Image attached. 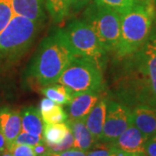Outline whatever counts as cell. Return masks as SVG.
Returning a JSON list of instances; mask_svg holds the SVG:
<instances>
[{"label":"cell","mask_w":156,"mask_h":156,"mask_svg":"<svg viewBox=\"0 0 156 156\" xmlns=\"http://www.w3.org/2000/svg\"><path fill=\"white\" fill-rule=\"evenodd\" d=\"M132 123V112L128 106L108 100L104 126L98 142H114Z\"/></svg>","instance_id":"8"},{"label":"cell","mask_w":156,"mask_h":156,"mask_svg":"<svg viewBox=\"0 0 156 156\" xmlns=\"http://www.w3.org/2000/svg\"><path fill=\"white\" fill-rule=\"evenodd\" d=\"M70 129V128H69ZM50 152L52 153H59V152H62V151H66L73 148L74 146V137L71 133V131L69 130L66 134L65 138L62 140L60 143H57L55 145H47Z\"/></svg>","instance_id":"25"},{"label":"cell","mask_w":156,"mask_h":156,"mask_svg":"<svg viewBox=\"0 0 156 156\" xmlns=\"http://www.w3.org/2000/svg\"><path fill=\"white\" fill-rule=\"evenodd\" d=\"M146 156H156V134L149 137L145 147Z\"/></svg>","instance_id":"28"},{"label":"cell","mask_w":156,"mask_h":156,"mask_svg":"<svg viewBox=\"0 0 156 156\" xmlns=\"http://www.w3.org/2000/svg\"><path fill=\"white\" fill-rule=\"evenodd\" d=\"M150 43L152 44V45L154 46V48L156 50V37H154V38H153L152 40L150 41Z\"/></svg>","instance_id":"33"},{"label":"cell","mask_w":156,"mask_h":156,"mask_svg":"<svg viewBox=\"0 0 156 156\" xmlns=\"http://www.w3.org/2000/svg\"><path fill=\"white\" fill-rule=\"evenodd\" d=\"M107 103H108V99L100 98L95 103V106L93 107V108L90 110L89 115L85 118L86 126L89 128L96 142L100 140L101 136L102 134V129H103L105 116H106Z\"/></svg>","instance_id":"14"},{"label":"cell","mask_w":156,"mask_h":156,"mask_svg":"<svg viewBox=\"0 0 156 156\" xmlns=\"http://www.w3.org/2000/svg\"><path fill=\"white\" fill-rule=\"evenodd\" d=\"M45 5L51 19L55 23L63 21L70 9L69 0H45Z\"/></svg>","instance_id":"19"},{"label":"cell","mask_w":156,"mask_h":156,"mask_svg":"<svg viewBox=\"0 0 156 156\" xmlns=\"http://www.w3.org/2000/svg\"><path fill=\"white\" fill-rule=\"evenodd\" d=\"M87 156H119V152L115 150L110 143L96 142L95 146L87 152Z\"/></svg>","instance_id":"22"},{"label":"cell","mask_w":156,"mask_h":156,"mask_svg":"<svg viewBox=\"0 0 156 156\" xmlns=\"http://www.w3.org/2000/svg\"><path fill=\"white\" fill-rule=\"evenodd\" d=\"M64 32L76 56L89 59L103 69L106 65L107 51L89 24L84 20H74L64 29Z\"/></svg>","instance_id":"6"},{"label":"cell","mask_w":156,"mask_h":156,"mask_svg":"<svg viewBox=\"0 0 156 156\" xmlns=\"http://www.w3.org/2000/svg\"><path fill=\"white\" fill-rule=\"evenodd\" d=\"M130 71L121 85L122 95L138 104L156 107V50L148 40L141 49L128 56Z\"/></svg>","instance_id":"1"},{"label":"cell","mask_w":156,"mask_h":156,"mask_svg":"<svg viewBox=\"0 0 156 156\" xmlns=\"http://www.w3.org/2000/svg\"><path fill=\"white\" fill-rule=\"evenodd\" d=\"M119 152V151H118ZM119 156H129V155H127V154H124L122 153H121V152H119Z\"/></svg>","instance_id":"34"},{"label":"cell","mask_w":156,"mask_h":156,"mask_svg":"<svg viewBox=\"0 0 156 156\" xmlns=\"http://www.w3.org/2000/svg\"><path fill=\"white\" fill-rule=\"evenodd\" d=\"M33 150L35 152L36 156H48L49 153L50 152L48 146L46 145L44 141L39 143L37 145L34 146Z\"/></svg>","instance_id":"29"},{"label":"cell","mask_w":156,"mask_h":156,"mask_svg":"<svg viewBox=\"0 0 156 156\" xmlns=\"http://www.w3.org/2000/svg\"><path fill=\"white\" fill-rule=\"evenodd\" d=\"M0 156H12V154H11V151L9 150L8 148H6L5 150L3 151V152L0 154Z\"/></svg>","instance_id":"32"},{"label":"cell","mask_w":156,"mask_h":156,"mask_svg":"<svg viewBox=\"0 0 156 156\" xmlns=\"http://www.w3.org/2000/svg\"><path fill=\"white\" fill-rule=\"evenodd\" d=\"M7 148L6 147V141L5 140V137H4V135L2 134L1 133V131H0V154L3 152V151H5Z\"/></svg>","instance_id":"31"},{"label":"cell","mask_w":156,"mask_h":156,"mask_svg":"<svg viewBox=\"0 0 156 156\" xmlns=\"http://www.w3.org/2000/svg\"><path fill=\"white\" fill-rule=\"evenodd\" d=\"M75 56L64 30L56 29L41 42L30 66V76L44 87L55 83Z\"/></svg>","instance_id":"2"},{"label":"cell","mask_w":156,"mask_h":156,"mask_svg":"<svg viewBox=\"0 0 156 156\" xmlns=\"http://www.w3.org/2000/svg\"><path fill=\"white\" fill-rule=\"evenodd\" d=\"M14 16L11 4L8 0H0V33Z\"/></svg>","instance_id":"23"},{"label":"cell","mask_w":156,"mask_h":156,"mask_svg":"<svg viewBox=\"0 0 156 156\" xmlns=\"http://www.w3.org/2000/svg\"><path fill=\"white\" fill-rule=\"evenodd\" d=\"M48 156H87V152L79 150L76 148H70L69 150L62 151L59 153H52L50 152Z\"/></svg>","instance_id":"27"},{"label":"cell","mask_w":156,"mask_h":156,"mask_svg":"<svg viewBox=\"0 0 156 156\" xmlns=\"http://www.w3.org/2000/svg\"><path fill=\"white\" fill-rule=\"evenodd\" d=\"M151 0H140L121 15V36L115 51L119 58H127L140 50L149 39L154 12Z\"/></svg>","instance_id":"3"},{"label":"cell","mask_w":156,"mask_h":156,"mask_svg":"<svg viewBox=\"0 0 156 156\" xmlns=\"http://www.w3.org/2000/svg\"><path fill=\"white\" fill-rule=\"evenodd\" d=\"M69 127L67 122L56 124H46L44 125L43 140L46 145H55L60 143L65 138L66 134L69 131Z\"/></svg>","instance_id":"17"},{"label":"cell","mask_w":156,"mask_h":156,"mask_svg":"<svg viewBox=\"0 0 156 156\" xmlns=\"http://www.w3.org/2000/svg\"><path fill=\"white\" fill-rule=\"evenodd\" d=\"M42 94L61 106L68 105L73 96L72 93L66 87L57 83L44 86L42 89Z\"/></svg>","instance_id":"18"},{"label":"cell","mask_w":156,"mask_h":156,"mask_svg":"<svg viewBox=\"0 0 156 156\" xmlns=\"http://www.w3.org/2000/svg\"><path fill=\"white\" fill-rule=\"evenodd\" d=\"M100 98V92H83L73 95L68 104V120H85Z\"/></svg>","instance_id":"10"},{"label":"cell","mask_w":156,"mask_h":156,"mask_svg":"<svg viewBox=\"0 0 156 156\" xmlns=\"http://www.w3.org/2000/svg\"><path fill=\"white\" fill-rule=\"evenodd\" d=\"M43 135H34V134H29L24 131H21L20 134L17 135L15 140V144H23V145H28L30 147L37 145L39 143L43 142ZM13 145V144H12Z\"/></svg>","instance_id":"24"},{"label":"cell","mask_w":156,"mask_h":156,"mask_svg":"<svg viewBox=\"0 0 156 156\" xmlns=\"http://www.w3.org/2000/svg\"><path fill=\"white\" fill-rule=\"evenodd\" d=\"M0 131L6 141V147L9 149L22 131L20 111L10 108H0Z\"/></svg>","instance_id":"11"},{"label":"cell","mask_w":156,"mask_h":156,"mask_svg":"<svg viewBox=\"0 0 156 156\" xmlns=\"http://www.w3.org/2000/svg\"><path fill=\"white\" fill-rule=\"evenodd\" d=\"M151 1H154V0H151Z\"/></svg>","instance_id":"35"},{"label":"cell","mask_w":156,"mask_h":156,"mask_svg":"<svg viewBox=\"0 0 156 156\" xmlns=\"http://www.w3.org/2000/svg\"><path fill=\"white\" fill-rule=\"evenodd\" d=\"M14 15L27 17L37 23L44 19L43 0H8Z\"/></svg>","instance_id":"13"},{"label":"cell","mask_w":156,"mask_h":156,"mask_svg":"<svg viewBox=\"0 0 156 156\" xmlns=\"http://www.w3.org/2000/svg\"><path fill=\"white\" fill-rule=\"evenodd\" d=\"M89 0H69V5L70 8L71 7H75V8H78V7H82L84 5H86Z\"/></svg>","instance_id":"30"},{"label":"cell","mask_w":156,"mask_h":156,"mask_svg":"<svg viewBox=\"0 0 156 156\" xmlns=\"http://www.w3.org/2000/svg\"><path fill=\"white\" fill-rule=\"evenodd\" d=\"M39 24L27 17L14 15L0 33V62L16 60L33 44Z\"/></svg>","instance_id":"4"},{"label":"cell","mask_w":156,"mask_h":156,"mask_svg":"<svg viewBox=\"0 0 156 156\" xmlns=\"http://www.w3.org/2000/svg\"><path fill=\"white\" fill-rule=\"evenodd\" d=\"M12 156H36L33 147L23 144H13L9 148Z\"/></svg>","instance_id":"26"},{"label":"cell","mask_w":156,"mask_h":156,"mask_svg":"<svg viewBox=\"0 0 156 156\" xmlns=\"http://www.w3.org/2000/svg\"><path fill=\"white\" fill-rule=\"evenodd\" d=\"M140 1V0H95V3L98 5L111 9L120 15H122L131 10Z\"/></svg>","instance_id":"20"},{"label":"cell","mask_w":156,"mask_h":156,"mask_svg":"<svg viewBox=\"0 0 156 156\" xmlns=\"http://www.w3.org/2000/svg\"><path fill=\"white\" fill-rule=\"evenodd\" d=\"M84 21L93 29L107 52L116 51L121 36V15L119 13L95 3L87 8Z\"/></svg>","instance_id":"7"},{"label":"cell","mask_w":156,"mask_h":156,"mask_svg":"<svg viewBox=\"0 0 156 156\" xmlns=\"http://www.w3.org/2000/svg\"><path fill=\"white\" fill-rule=\"evenodd\" d=\"M74 137L73 148L88 152L96 143V140L87 128L85 120L67 121Z\"/></svg>","instance_id":"15"},{"label":"cell","mask_w":156,"mask_h":156,"mask_svg":"<svg viewBox=\"0 0 156 156\" xmlns=\"http://www.w3.org/2000/svg\"><path fill=\"white\" fill-rule=\"evenodd\" d=\"M44 123L56 124V123L66 122L68 121V114L62 107L59 104H55L49 110L40 112Z\"/></svg>","instance_id":"21"},{"label":"cell","mask_w":156,"mask_h":156,"mask_svg":"<svg viewBox=\"0 0 156 156\" xmlns=\"http://www.w3.org/2000/svg\"><path fill=\"white\" fill-rule=\"evenodd\" d=\"M56 83L66 87L72 95L83 92H101L103 89L102 70L89 59L76 56Z\"/></svg>","instance_id":"5"},{"label":"cell","mask_w":156,"mask_h":156,"mask_svg":"<svg viewBox=\"0 0 156 156\" xmlns=\"http://www.w3.org/2000/svg\"><path fill=\"white\" fill-rule=\"evenodd\" d=\"M132 112V122L147 138L156 134V107L138 104Z\"/></svg>","instance_id":"12"},{"label":"cell","mask_w":156,"mask_h":156,"mask_svg":"<svg viewBox=\"0 0 156 156\" xmlns=\"http://www.w3.org/2000/svg\"><path fill=\"white\" fill-rule=\"evenodd\" d=\"M22 131L34 135H42L44 130V121L38 108L27 107L20 111Z\"/></svg>","instance_id":"16"},{"label":"cell","mask_w":156,"mask_h":156,"mask_svg":"<svg viewBox=\"0 0 156 156\" xmlns=\"http://www.w3.org/2000/svg\"><path fill=\"white\" fill-rule=\"evenodd\" d=\"M147 137L132 123L114 142L112 147L129 156H146L145 147Z\"/></svg>","instance_id":"9"}]
</instances>
